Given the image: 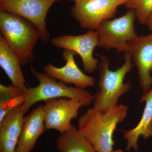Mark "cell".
Returning <instances> with one entry per match:
<instances>
[{
  "instance_id": "1",
  "label": "cell",
  "mask_w": 152,
  "mask_h": 152,
  "mask_svg": "<svg viewBox=\"0 0 152 152\" xmlns=\"http://www.w3.org/2000/svg\"><path fill=\"white\" fill-rule=\"evenodd\" d=\"M128 111V106L123 104L103 110L91 108L80 117L78 129L96 152L113 151L114 131L117 126L124 121Z\"/></svg>"
},
{
  "instance_id": "2",
  "label": "cell",
  "mask_w": 152,
  "mask_h": 152,
  "mask_svg": "<svg viewBox=\"0 0 152 152\" xmlns=\"http://www.w3.org/2000/svg\"><path fill=\"white\" fill-rule=\"evenodd\" d=\"M100 57L99 89L94 95L93 107L103 110L118 105L120 98L130 89L131 82L124 83V81L126 75L132 70L133 65L129 52L125 53L124 64L115 71L109 69L110 60L108 57L102 56Z\"/></svg>"
},
{
  "instance_id": "3",
  "label": "cell",
  "mask_w": 152,
  "mask_h": 152,
  "mask_svg": "<svg viewBox=\"0 0 152 152\" xmlns=\"http://www.w3.org/2000/svg\"><path fill=\"white\" fill-rule=\"evenodd\" d=\"M0 31L22 65L33 61L34 47L40 39V33L34 25L20 16L0 10Z\"/></svg>"
},
{
  "instance_id": "4",
  "label": "cell",
  "mask_w": 152,
  "mask_h": 152,
  "mask_svg": "<svg viewBox=\"0 0 152 152\" xmlns=\"http://www.w3.org/2000/svg\"><path fill=\"white\" fill-rule=\"evenodd\" d=\"M30 69L33 76L39 81V84L34 88H28L26 99L22 104V112L24 115L35 104L50 99H72L83 103L85 107L88 106L94 100V96L84 88L68 86L64 82H57L56 79L45 72H38L32 66L30 67Z\"/></svg>"
},
{
  "instance_id": "5",
  "label": "cell",
  "mask_w": 152,
  "mask_h": 152,
  "mask_svg": "<svg viewBox=\"0 0 152 152\" xmlns=\"http://www.w3.org/2000/svg\"><path fill=\"white\" fill-rule=\"evenodd\" d=\"M135 12L129 10L122 16L102 22L96 31L99 48L115 49L125 53L129 51L128 42L139 37L135 30Z\"/></svg>"
},
{
  "instance_id": "6",
  "label": "cell",
  "mask_w": 152,
  "mask_h": 152,
  "mask_svg": "<svg viewBox=\"0 0 152 152\" xmlns=\"http://www.w3.org/2000/svg\"><path fill=\"white\" fill-rule=\"evenodd\" d=\"M129 0H77L71 15L81 28L96 31L102 22L115 16L118 9Z\"/></svg>"
},
{
  "instance_id": "7",
  "label": "cell",
  "mask_w": 152,
  "mask_h": 152,
  "mask_svg": "<svg viewBox=\"0 0 152 152\" xmlns=\"http://www.w3.org/2000/svg\"><path fill=\"white\" fill-rule=\"evenodd\" d=\"M60 0H4L0 2V10L26 19L37 28L40 40L44 44L50 35L46 27V18L52 6Z\"/></svg>"
},
{
  "instance_id": "8",
  "label": "cell",
  "mask_w": 152,
  "mask_h": 152,
  "mask_svg": "<svg viewBox=\"0 0 152 152\" xmlns=\"http://www.w3.org/2000/svg\"><path fill=\"white\" fill-rule=\"evenodd\" d=\"M85 107L82 102L65 98L45 101L44 122L46 129H55L61 134L70 129L71 122L78 115L79 109Z\"/></svg>"
},
{
  "instance_id": "9",
  "label": "cell",
  "mask_w": 152,
  "mask_h": 152,
  "mask_svg": "<svg viewBox=\"0 0 152 152\" xmlns=\"http://www.w3.org/2000/svg\"><path fill=\"white\" fill-rule=\"evenodd\" d=\"M51 43L55 46L72 51L81 58L85 72L91 73L99 68L98 60L93 56L94 50L99 44L96 31L90 30L78 36L63 35L53 38Z\"/></svg>"
},
{
  "instance_id": "10",
  "label": "cell",
  "mask_w": 152,
  "mask_h": 152,
  "mask_svg": "<svg viewBox=\"0 0 152 152\" xmlns=\"http://www.w3.org/2000/svg\"><path fill=\"white\" fill-rule=\"evenodd\" d=\"M129 52L137 68L140 85L144 94L152 88V34L137 37L128 42Z\"/></svg>"
},
{
  "instance_id": "11",
  "label": "cell",
  "mask_w": 152,
  "mask_h": 152,
  "mask_svg": "<svg viewBox=\"0 0 152 152\" xmlns=\"http://www.w3.org/2000/svg\"><path fill=\"white\" fill-rule=\"evenodd\" d=\"M75 54L72 51L64 49L63 57L66 62L65 66L58 68L49 63L44 66L45 73L66 84H73L82 88L94 86L96 85V80L94 77L86 75L79 69L75 61Z\"/></svg>"
},
{
  "instance_id": "12",
  "label": "cell",
  "mask_w": 152,
  "mask_h": 152,
  "mask_svg": "<svg viewBox=\"0 0 152 152\" xmlns=\"http://www.w3.org/2000/svg\"><path fill=\"white\" fill-rule=\"evenodd\" d=\"M22 104L9 112L0 122V152H16L24 119Z\"/></svg>"
},
{
  "instance_id": "13",
  "label": "cell",
  "mask_w": 152,
  "mask_h": 152,
  "mask_svg": "<svg viewBox=\"0 0 152 152\" xmlns=\"http://www.w3.org/2000/svg\"><path fill=\"white\" fill-rule=\"evenodd\" d=\"M44 105L41 104L25 117L16 152H31L45 131Z\"/></svg>"
},
{
  "instance_id": "14",
  "label": "cell",
  "mask_w": 152,
  "mask_h": 152,
  "mask_svg": "<svg viewBox=\"0 0 152 152\" xmlns=\"http://www.w3.org/2000/svg\"><path fill=\"white\" fill-rule=\"evenodd\" d=\"M140 102L145 103L141 119L136 127L125 132L124 135L127 141L126 149L128 151L132 148L135 151H138V141L140 136L145 140L152 137V88L143 94Z\"/></svg>"
},
{
  "instance_id": "15",
  "label": "cell",
  "mask_w": 152,
  "mask_h": 152,
  "mask_svg": "<svg viewBox=\"0 0 152 152\" xmlns=\"http://www.w3.org/2000/svg\"><path fill=\"white\" fill-rule=\"evenodd\" d=\"M21 63L18 57L12 50L3 36H0V66L12 85L26 94L28 88L23 75Z\"/></svg>"
},
{
  "instance_id": "16",
  "label": "cell",
  "mask_w": 152,
  "mask_h": 152,
  "mask_svg": "<svg viewBox=\"0 0 152 152\" xmlns=\"http://www.w3.org/2000/svg\"><path fill=\"white\" fill-rule=\"evenodd\" d=\"M56 145L61 152H96L88 140L74 126L61 134Z\"/></svg>"
},
{
  "instance_id": "17",
  "label": "cell",
  "mask_w": 152,
  "mask_h": 152,
  "mask_svg": "<svg viewBox=\"0 0 152 152\" xmlns=\"http://www.w3.org/2000/svg\"><path fill=\"white\" fill-rule=\"evenodd\" d=\"M26 94L12 85H0V122L11 110L24 102Z\"/></svg>"
},
{
  "instance_id": "18",
  "label": "cell",
  "mask_w": 152,
  "mask_h": 152,
  "mask_svg": "<svg viewBox=\"0 0 152 152\" xmlns=\"http://www.w3.org/2000/svg\"><path fill=\"white\" fill-rule=\"evenodd\" d=\"M124 5L129 10L135 11L136 18L141 25H145L152 14V0H129Z\"/></svg>"
},
{
  "instance_id": "19",
  "label": "cell",
  "mask_w": 152,
  "mask_h": 152,
  "mask_svg": "<svg viewBox=\"0 0 152 152\" xmlns=\"http://www.w3.org/2000/svg\"><path fill=\"white\" fill-rule=\"evenodd\" d=\"M145 25L152 33V14L147 20Z\"/></svg>"
},
{
  "instance_id": "20",
  "label": "cell",
  "mask_w": 152,
  "mask_h": 152,
  "mask_svg": "<svg viewBox=\"0 0 152 152\" xmlns=\"http://www.w3.org/2000/svg\"><path fill=\"white\" fill-rule=\"evenodd\" d=\"M111 152H123V151H122V150H117V151H112Z\"/></svg>"
},
{
  "instance_id": "21",
  "label": "cell",
  "mask_w": 152,
  "mask_h": 152,
  "mask_svg": "<svg viewBox=\"0 0 152 152\" xmlns=\"http://www.w3.org/2000/svg\"><path fill=\"white\" fill-rule=\"evenodd\" d=\"M67 1H74L75 2L77 0H67Z\"/></svg>"
},
{
  "instance_id": "22",
  "label": "cell",
  "mask_w": 152,
  "mask_h": 152,
  "mask_svg": "<svg viewBox=\"0 0 152 152\" xmlns=\"http://www.w3.org/2000/svg\"><path fill=\"white\" fill-rule=\"evenodd\" d=\"M4 1V0H0V2H1L2 1Z\"/></svg>"
}]
</instances>
